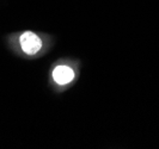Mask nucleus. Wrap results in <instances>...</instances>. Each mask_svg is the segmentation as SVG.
I'll list each match as a JSON object with an SVG mask.
<instances>
[{
    "label": "nucleus",
    "mask_w": 159,
    "mask_h": 149,
    "mask_svg": "<svg viewBox=\"0 0 159 149\" xmlns=\"http://www.w3.org/2000/svg\"><path fill=\"white\" fill-rule=\"evenodd\" d=\"M18 46L24 55L35 56L41 51L43 42L37 33L32 31H23L18 36Z\"/></svg>",
    "instance_id": "1"
},
{
    "label": "nucleus",
    "mask_w": 159,
    "mask_h": 149,
    "mask_svg": "<svg viewBox=\"0 0 159 149\" xmlns=\"http://www.w3.org/2000/svg\"><path fill=\"white\" fill-rule=\"evenodd\" d=\"M74 71L72 69L71 67L68 66H65V64H60V66H56L53 71V79L57 85L60 86H64L70 84L71 81H73L74 79Z\"/></svg>",
    "instance_id": "2"
}]
</instances>
